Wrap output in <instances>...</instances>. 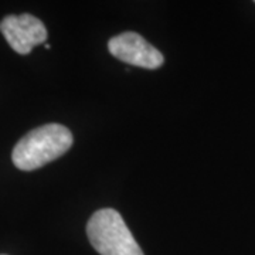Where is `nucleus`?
I'll return each instance as SVG.
<instances>
[{
  "instance_id": "nucleus-2",
  "label": "nucleus",
  "mask_w": 255,
  "mask_h": 255,
  "mask_svg": "<svg viewBox=\"0 0 255 255\" xmlns=\"http://www.w3.org/2000/svg\"><path fill=\"white\" fill-rule=\"evenodd\" d=\"M87 236L101 255H145L117 210L94 213L87 224Z\"/></svg>"
},
{
  "instance_id": "nucleus-3",
  "label": "nucleus",
  "mask_w": 255,
  "mask_h": 255,
  "mask_svg": "<svg viewBox=\"0 0 255 255\" xmlns=\"http://www.w3.org/2000/svg\"><path fill=\"white\" fill-rule=\"evenodd\" d=\"M108 50L121 61L147 70H156L162 67L164 61L163 55L157 48L133 31L112 37L108 43Z\"/></svg>"
},
{
  "instance_id": "nucleus-1",
  "label": "nucleus",
  "mask_w": 255,
  "mask_h": 255,
  "mask_svg": "<svg viewBox=\"0 0 255 255\" xmlns=\"http://www.w3.org/2000/svg\"><path fill=\"white\" fill-rule=\"evenodd\" d=\"M73 146V133L60 124L36 128L14 146L11 160L20 170H36L63 156Z\"/></svg>"
},
{
  "instance_id": "nucleus-4",
  "label": "nucleus",
  "mask_w": 255,
  "mask_h": 255,
  "mask_svg": "<svg viewBox=\"0 0 255 255\" xmlns=\"http://www.w3.org/2000/svg\"><path fill=\"white\" fill-rule=\"evenodd\" d=\"M0 31L9 46L18 54H28L38 44L47 40V28L41 20L31 14L6 16L0 21Z\"/></svg>"
}]
</instances>
